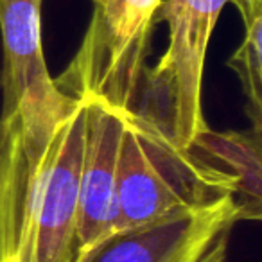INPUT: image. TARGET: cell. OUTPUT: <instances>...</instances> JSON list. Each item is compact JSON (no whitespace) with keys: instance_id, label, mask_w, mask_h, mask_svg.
<instances>
[{"instance_id":"cell-6","label":"cell","mask_w":262,"mask_h":262,"mask_svg":"<svg viewBox=\"0 0 262 262\" xmlns=\"http://www.w3.org/2000/svg\"><path fill=\"white\" fill-rule=\"evenodd\" d=\"M43 0H0L2 112L36 127H54L76 101L65 97L47 69L41 45Z\"/></svg>"},{"instance_id":"cell-1","label":"cell","mask_w":262,"mask_h":262,"mask_svg":"<svg viewBox=\"0 0 262 262\" xmlns=\"http://www.w3.org/2000/svg\"><path fill=\"white\" fill-rule=\"evenodd\" d=\"M86 102L54 127L0 117V262H74Z\"/></svg>"},{"instance_id":"cell-8","label":"cell","mask_w":262,"mask_h":262,"mask_svg":"<svg viewBox=\"0 0 262 262\" xmlns=\"http://www.w3.org/2000/svg\"><path fill=\"white\" fill-rule=\"evenodd\" d=\"M223 171L235 185L239 221L262 217V131H214L207 127L185 147Z\"/></svg>"},{"instance_id":"cell-5","label":"cell","mask_w":262,"mask_h":262,"mask_svg":"<svg viewBox=\"0 0 262 262\" xmlns=\"http://www.w3.org/2000/svg\"><path fill=\"white\" fill-rule=\"evenodd\" d=\"M239 221L232 198L119 230L79 251L74 262H226Z\"/></svg>"},{"instance_id":"cell-7","label":"cell","mask_w":262,"mask_h":262,"mask_svg":"<svg viewBox=\"0 0 262 262\" xmlns=\"http://www.w3.org/2000/svg\"><path fill=\"white\" fill-rule=\"evenodd\" d=\"M84 102L86 127L77 198V253L117 232V169L126 117V112L102 102Z\"/></svg>"},{"instance_id":"cell-4","label":"cell","mask_w":262,"mask_h":262,"mask_svg":"<svg viewBox=\"0 0 262 262\" xmlns=\"http://www.w3.org/2000/svg\"><path fill=\"white\" fill-rule=\"evenodd\" d=\"M79 49L54 77L72 101H95L133 113L162 0H92Z\"/></svg>"},{"instance_id":"cell-3","label":"cell","mask_w":262,"mask_h":262,"mask_svg":"<svg viewBox=\"0 0 262 262\" xmlns=\"http://www.w3.org/2000/svg\"><path fill=\"white\" fill-rule=\"evenodd\" d=\"M232 0H162L157 22H165L169 45L146 67L133 115L185 149L208 127L201 104L205 59L214 27Z\"/></svg>"},{"instance_id":"cell-2","label":"cell","mask_w":262,"mask_h":262,"mask_svg":"<svg viewBox=\"0 0 262 262\" xmlns=\"http://www.w3.org/2000/svg\"><path fill=\"white\" fill-rule=\"evenodd\" d=\"M233 196L235 185L225 172L126 113L117 169V232Z\"/></svg>"}]
</instances>
